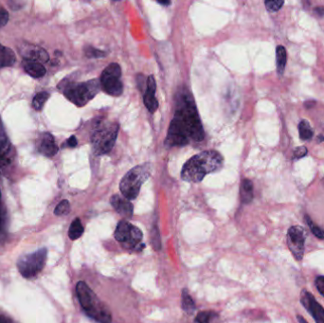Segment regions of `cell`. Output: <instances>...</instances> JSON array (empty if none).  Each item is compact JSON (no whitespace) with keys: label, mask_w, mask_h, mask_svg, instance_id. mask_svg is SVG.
Wrapping results in <instances>:
<instances>
[{"label":"cell","mask_w":324,"mask_h":323,"mask_svg":"<svg viewBox=\"0 0 324 323\" xmlns=\"http://www.w3.org/2000/svg\"><path fill=\"white\" fill-rule=\"evenodd\" d=\"M181 305L184 312L188 315H192L196 311V304L192 297L188 293V290L184 289L182 292V300H181Z\"/></svg>","instance_id":"cell-21"},{"label":"cell","mask_w":324,"mask_h":323,"mask_svg":"<svg viewBox=\"0 0 324 323\" xmlns=\"http://www.w3.org/2000/svg\"><path fill=\"white\" fill-rule=\"evenodd\" d=\"M146 87L147 88L143 96V102L148 111L150 113H155L158 108V102L155 96L157 90V84L153 75H150L148 77Z\"/></svg>","instance_id":"cell-12"},{"label":"cell","mask_w":324,"mask_h":323,"mask_svg":"<svg viewBox=\"0 0 324 323\" xmlns=\"http://www.w3.org/2000/svg\"><path fill=\"white\" fill-rule=\"evenodd\" d=\"M68 145L69 147H75L77 145V138L74 137V136H71L68 139Z\"/></svg>","instance_id":"cell-36"},{"label":"cell","mask_w":324,"mask_h":323,"mask_svg":"<svg viewBox=\"0 0 324 323\" xmlns=\"http://www.w3.org/2000/svg\"><path fill=\"white\" fill-rule=\"evenodd\" d=\"M24 69L25 71L33 78H42L47 72L45 67L41 63L31 61H25Z\"/></svg>","instance_id":"cell-16"},{"label":"cell","mask_w":324,"mask_h":323,"mask_svg":"<svg viewBox=\"0 0 324 323\" xmlns=\"http://www.w3.org/2000/svg\"><path fill=\"white\" fill-rule=\"evenodd\" d=\"M118 123L99 121L91 136V145L96 156L108 154L115 145L118 133Z\"/></svg>","instance_id":"cell-4"},{"label":"cell","mask_w":324,"mask_h":323,"mask_svg":"<svg viewBox=\"0 0 324 323\" xmlns=\"http://www.w3.org/2000/svg\"><path fill=\"white\" fill-rule=\"evenodd\" d=\"M14 157L13 149L4 131L0 132V173H4L11 165Z\"/></svg>","instance_id":"cell-11"},{"label":"cell","mask_w":324,"mask_h":323,"mask_svg":"<svg viewBox=\"0 0 324 323\" xmlns=\"http://www.w3.org/2000/svg\"><path fill=\"white\" fill-rule=\"evenodd\" d=\"M84 233V226L81 223V220L76 218L70 225L69 230V238L71 240H77Z\"/></svg>","instance_id":"cell-23"},{"label":"cell","mask_w":324,"mask_h":323,"mask_svg":"<svg viewBox=\"0 0 324 323\" xmlns=\"http://www.w3.org/2000/svg\"><path fill=\"white\" fill-rule=\"evenodd\" d=\"M111 205L118 212L120 215L130 218L133 215V205L126 198H121L118 195L112 196Z\"/></svg>","instance_id":"cell-14"},{"label":"cell","mask_w":324,"mask_h":323,"mask_svg":"<svg viewBox=\"0 0 324 323\" xmlns=\"http://www.w3.org/2000/svg\"><path fill=\"white\" fill-rule=\"evenodd\" d=\"M9 21V14L8 11L0 7V28L4 27Z\"/></svg>","instance_id":"cell-35"},{"label":"cell","mask_w":324,"mask_h":323,"mask_svg":"<svg viewBox=\"0 0 324 323\" xmlns=\"http://www.w3.org/2000/svg\"><path fill=\"white\" fill-rule=\"evenodd\" d=\"M47 249L41 248L31 254L21 256L17 262L20 274L26 279L36 277L42 271L46 264Z\"/></svg>","instance_id":"cell-7"},{"label":"cell","mask_w":324,"mask_h":323,"mask_svg":"<svg viewBox=\"0 0 324 323\" xmlns=\"http://www.w3.org/2000/svg\"><path fill=\"white\" fill-rule=\"evenodd\" d=\"M240 196L244 204H249L253 200V184L249 179H244L242 181Z\"/></svg>","instance_id":"cell-17"},{"label":"cell","mask_w":324,"mask_h":323,"mask_svg":"<svg viewBox=\"0 0 324 323\" xmlns=\"http://www.w3.org/2000/svg\"><path fill=\"white\" fill-rule=\"evenodd\" d=\"M24 56L26 61H31V62H37V63H47L49 61V56L48 52L45 49L34 47L32 49H27L24 53Z\"/></svg>","instance_id":"cell-15"},{"label":"cell","mask_w":324,"mask_h":323,"mask_svg":"<svg viewBox=\"0 0 324 323\" xmlns=\"http://www.w3.org/2000/svg\"><path fill=\"white\" fill-rule=\"evenodd\" d=\"M153 168L150 163H144L131 169L119 183V190L127 200L136 199L141 185L152 175Z\"/></svg>","instance_id":"cell-5"},{"label":"cell","mask_w":324,"mask_h":323,"mask_svg":"<svg viewBox=\"0 0 324 323\" xmlns=\"http://www.w3.org/2000/svg\"><path fill=\"white\" fill-rule=\"evenodd\" d=\"M301 304L305 306L307 312L311 314L316 323H324V308L317 302L314 296L306 289L301 292Z\"/></svg>","instance_id":"cell-10"},{"label":"cell","mask_w":324,"mask_h":323,"mask_svg":"<svg viewBox=\"0 0 324 323\" xmlns=\"http://www.w3.org/2000/svg\"><path fill=\"white\" fill-rule=\"evenodd\" d=\"M305 228L301 225H293L287 231V246L298 262H301L305 256Z\"/></svg>","instance_id":"cell-9"},{"label":"cell","mask_w":324,"mask_h":323,"mask_svg":"<svg viewBox=\"0 0 324 323\" xmlns=\"http://www.w3.org/2000/svg\"><path fill=\"white\" fill-rule=\"evenodd\" d=\"M100 89L101 83L97 79H94L85 83L71 85L65 89L64 93L71 103L77 107H84L98 94Z\"/></svg>","instance_id":"cell-6"},{"label":"cell","mask_w":324,"mask_h":323,"mask_svg":"<svg viewBox=\"0 0 324 323\" xmlns=\"http://www.w3.org/2000/svg\"><path fill=\"white\" fill-rule=\"evenodd\" d=\"M299 134H300L301 139H303V140H309L313 137V134H314L313 129L311 127L310 123L306 119H304V120H302L300 122V124H299Z\"/></svg>","instance_id":"cell-22"},{"label":"cell","mask_w":324,"mask_h":323,"mask_svg":"<svg viewBox=\"0 0 324 323\" xmlns=\"http://www.w3.org/2000/svg\"><path fill=\"white\" fill-rule=\"evenodd\" d=\"M297 320H298L299 323H307V321L305 320V318L302 317V316H300V315L297 316Z\"/></svg>","instance_id":"cell-38"},{"label":"cell","mask_w":324,"mask_h":323,"mask_svg":"<svg viewBox=\"0 0 324 323\" xmlns=\"http://www.w3.org/2000/svg\"><path fill=\"white\" fill-rule=\"evenodd\" d=\"M308 151H307V148L305 146H300L297 147L293 152V159H300L302 157H305L307 155Z\"/></svg>","instance_id":"cell-33"},{"label":"cell","mask_w":324,"mask_h":323,"mask_svg":"<svg viewBox=\"0 0 324 323\" xmlns=\"http://www.w3.org/2000/svg\"><path fill=\"white\" fill-rule=\"evenodd\" d=\"M223 165V157L216 151H204L191 157L181 171V178L186 182L197 183L208 174L219 171Z\"/></svg>","instance_id":"cell-2"},{"label":"cell","mask_w":324,"mask_h":323,"mask_svg":"<svg viewBox=\"0 0 324 323\" xmlns=\"http://www.w3.org/2000/svg\"><path fill=\"white\" fill-rule=\"evenodd\" d=\"M131 228H132V225H130L126 221H120L118 223L116 230H115V238L116 240L120 242V243H126L129 236H130V232H131Z\"/></svg>","instance_id":"cell-18"},{"label":"cell","mask_w":324,"mask_h":323,"mask_svg":"<svg viewBox=\"0 0 324 323\" xmlns=\"http://www.w3.org/2000/svg\"><path fill=\"white\" fill-rule=\"evenodd\" d=\"M141 239H142L141 230L138 228L137 226L132 225L129 239H128L127 242L124 243V244L127 245V247H135L141 241Z\"/></svg>","instance_id":"cell-24"},{"label":"cell","mask_w":324,"mask_h":323,"mask_svg":"<svg viewBox=\"0 0 324 323\" xmlns=\"http://www.w3.org/2000/svg\"><path fill=\"white\" fill-rule=\"evenodd\" d=\"M0 196H1V195H0Z\"/></svg>","instance_id":"cell-40"},{"label":"cell","mask_w":324,"mask_h":323,"mask_svg":"<svg viewBox=\"0 0 324 323\" xmlns=\"http://www.w3.org/2000/svg\"><path fill=\"white\" fill-rule=\"evenodd\" d=\"M315 285L318 291L324 297V276H319L315 280Z\"/></svg>","instance_id":"cell-34"},{"label":"cell","mask_w":324,"mask_h":323,"mask_svg":"<svg viewBox=\"0 0 324 323\" xmlns=\"http://www.w3.org/2000/svg\"><path fill=\"white\" fill-rule=\"evenodd\" d=\"M85 53L89 58H101V57L107 56V53L105 51L95 49V48L90 47V46L85 48Z\"/></svg>","instance_id":"cell-29"},{"label":"cell","mask_w":324,"mask_h":323,"mask_svg":"<svg viewBox=\"0 0 324 323\" xmlns=\"http://www.w3.org/2000/svg\"><path fill=\"white\" fill-rule=\"evenodd\" d=\"M15 55L11 49L0 45V69L11 67L15 63Z\"/></svg>","instance_id":"cell-19"},{"label":"cell","mask_w":324,"mask_h":323,"mask_svg":"<svg viewBox=\"0 0 324 323\" xmlns=\"http://www.w3.org/2000/svg\"><path fill=\"white\" fill-rule=\"evenodd\" d=\"M121 69L118 64L112 63L101 75V86L111 96L118 97L122 94L123 86L120 81Z\"/></svg>","instance_id":"cell-8"},{"label":"cell","mask_w":324,"mask_h":323,"mask_svg":"<svg viewBox=\"0 0 324 323\" xmlns=\"http://www.w3.org/2000/svg\"><path fill=\"white\" fill-rule=\"evenodd\" d=\"M265 7L266 9L269 11H278L280 10L283 5L285 4V1H280V0H269V1H265Z\"/></svg>","instance_id":"cell-30"},{"label":"cell","mask_w":324,"mask_h":323,"mask_svg":"<svg viewBox=\"0 0 324 323\" xmlns=\"http://www.w3.org/2000/svg\"><path fill=\"white\" fill-rule=\"evenodd\" d=\"M6 215L4 211H0V242L6 236Z\"/></svg>","instance_id":"cell-31"},{"label":"cell","mask_w":324,"mask_h":323,"mask_svg":"<svg viewBox=\"0 0 324 323\" xmlns=\"http://www.w3.org/2000/svg\"><path fill=\"white\" fill-rule=\"evenodd\" d=\"M157 3H159V4H161V5H166V6L171 4L170 1H157Z\"/></svg>","instance_id":"cell-39"},{"label":"cell","mask_w":324,"mask_h":323,"mask_svg":"<svg viewBox=\"0 0 324 323\" xmlns=\"http://www.w3.org/2000/svg\"><path fill=\"white\" fill-rule=\"evenodd\" d=\"M286 61H287V53L285 47L278 46L276 49V64H277V70L279 75H283L286 66Z\"/></svg>","instance_id":"cell-20"},{"label":"cell","mask_w":324,"mask_h":323,"mask_svg":"<svg viewBox=\"0 0 324 323\" xmlns=\"http://www.w3.org/2000/svg\"><path fill=\"white\" fill-rule=\"evenodd\" d=\"M69 211H70V205H69V201L68 200H63L55 208L54 214H55V215H66L69 214Z\"/></svg>","instance_id":"cell-28"},{"label":"cell","mask_w":324,"mask_h":323,"mask_svg":"<svg viewBox=\"0 0 324 323\" xmlns=\"http://www.w3.org/2000/svg\"><path fill=\"white\" fill-rule=\"evenodd\" d=\"M213 318V313L211 312H201L197 315V323H210L211 320Z\"/></svg>","instance_id":"cell-32"},{"label":"cell","mask_w":324,"mask_h":323,"mask_svg":"<svg viewBox=\"0 0 324 323\" xmlns=\"http://www.w3.org/2000/svg\"><path fill=\"white\" fill-rule=\"evenodd\" d=\"M49 98V94L48 92H40L38 94H36L33 98V101H32V107L37 110V111H40L44 105L46 104V102L48 101V99Z\"/></svg>","instance_id":"cell-26"},{"label":"cell","mask_w":324,"mask_h":323,"mask_svg":"<svg viewBox=\"0 0 324 323\" xmlns=\"http://www.w3.org/2000/svg\"><path fill=\"white\" fill-rule=\"evenodd\" d=\"M76 293L79 302L86 313L99 323H110L111 313L108 307L99 301L97 296L90 289L88 284L79 282L76 285Z\"/></svg>","instance_id":"cell-3"},{"label":"cell","mask_w":324,"mask_h":323,"mask_svg":"<svg viewBox=\"0 0 324 323\" xmlns=\"http://www.w3.org/2000/svg\"><path fill=\"white\" fill-rule=\"evenodd\" d=\"M40 152L46 157H54L58 152V146L53 136L49 133L43 134L39 145Z\"/></svg>","instance_id":"cell-13"},{"label":"cell","mask_w":324,"mask_h":323,"mask_svg":"<svg viewBox=\"0 0 324 323\" xmlns=\"http://www.w3.org/2000/svg\"><path fill=\"white\" fill-rule=\"evenodd\" d=\"M151 244L155 250H159L161 247V239L157 225H155L151 230Z\"/></svg>","instance_id":"cell-27"},{"label":"cell","mask_w":324,"mask_h":323,"mask_svg":"<svg viewBox=\"0 0 324 323\" xmlns=\"http://www.w3.org/2000/svg\"><path fill=\"white\" fill-rule=\"evenodd\" d=\"M305 222L306 224L309 226L310 230L312 231V233L319 239L321 240H324V229L323 227H321L320 225L315 224L313 220L310 218V216L305 215Z\"/></svg>","instance_id":"cell-25"},{"label":"cell","mask_w":324,"mask_h":323,"mask_svg":"<svg viewBox=\"0 0 324 323\" xmlns=\"http://www.w3.org/2000/svg\"><path fill=\"white\" fill-rule=\"evenodd\" d=\"M0 323H12L11 322H10V320L7 318V317H5V316H3V315H0Z\"/></svg>","instance_id":"cell-37"},{"label":"cell","mask_w":324,"mask_h":323,"mask_svg":"<svg viewBox=\"0 0 324 323\" xmlns=\"http://www.w3.org/2000/svg\"><path fill=\"white\" fill-rule=\"evenodd\" d=\"M204 138V130L195 105L186 101L177 108L173 118L165 144L167 147L183 146L191 140L201 141Z\"/></svg>","instance_id":"cell-1"}]
</instances>
